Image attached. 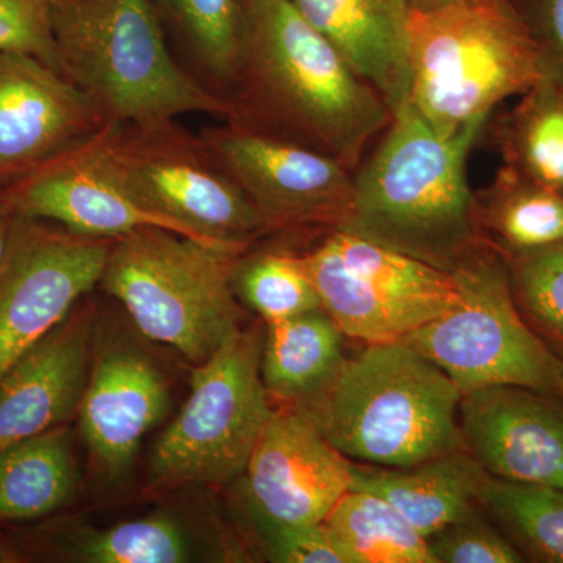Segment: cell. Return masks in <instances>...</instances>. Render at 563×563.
Here are the masks:
<instances>
[{"label": "cell", "instance_id": "cell-1", "mask_svg": "<svg viewBox=\"0 0 563 563\" xmlns=\"http://www.w3.org/2000/svg\"><path fill=\"white\" fill-rule=\"evenodd\" d=\"M228 101L231 121L312 147L351 172L393 120L379 92L290 0L243 2L242 51Z\"/></svg>", "mask_w": 563, "mask_h": 563}, {"label": "cell", "instance_id": "cell-2", "mask_svg": "<svg viewBox=\"0 0 563 563\" xmlns=\"http://www.w3.org/2000/svg\"><path fill=\"white\" fill-rule=\"evenodd\" d=\"M485 125L442 136L410 103L393 114L383 143L354 176L351 213L339 231L453 273L488 243L466 177Z\"/></svg>", "mask_w": 563, "mask_h": 563}, {"label": "cell", "instance_id": "cell-3", "mask_svg": "<svg viewBox=\"0 0 563 563\" xmlns=\"http://www.w3.org/2000/svg\"><path fill=\"white\" fill-rule=\"evenodd\" d=\"M52 27L58 68L103 124L231 120V103L174 57L154 0H54Z\"/></svg>", "mask_w": 563, "mask_h": 563}, {"label": "cell", "instance_id": "cell-4", "mask_svg": "<svg viewBox=\"0 0 563 563\" xmlns=\"http://www.w3.org/2000/svg\"><path fill=\"white\" fill-rule=\"evenodd\" d=\"M462 391L404 342L365 344L318 395L291 407L351 462L404 468L463 446Z\"/></svg>", "mask_w": 563, "mask_h": 563}, {"label": "cell", "instance_id": "cell-5", "mask_svg": "<svg viewBox=\"0 0 563 563\" xmlns=\"http://www.w3.org/2000/svg\"><path fill=\"white\" fill-rule=\"evenodd\" d=\"M410 106L453 136L542 80L539 55L509 0H453L412 11Z\"/></svg>", "mask_w": 563, "mask_h": 563}, {"label": "cell", "instance_id": "cell-6", "mask_svg": "<svg viewBox=\"0 0 563 563\" xmlns=\"http://www.w3.org/2000/svg\"><path fill=\"white\" fill-rule=\"evenodd\" d=\"M246 251L140 229L113 240L101 284L146 339L199 365L242 328L233 280Z\"/></svg>", "mask_w": 563, "mask_h": 563}, {"label": "cell", "instance_id": "cell-7", "mask_svg": "<svg viewBox=\"0 0 563 563\" xmlns=\"http://www.w3.org/2000/svg\"><path fill=\"white\" fill-rule=\"evenodd\" d=\"M461 301L407 335L462 395L517 385L563 399V358L521 317L506 257L490 242L454 269Z\"/></svg>", "mask_w": 563, "mask_h": 563}, {"label": "cell", "instance_id": "cell-8", "mask_svg": "<svg viewBox=\"0 0 563 563\" xmlns=\"http://www.w3.org/2000/svg\"><path fill=\"white\" fill-rule=\"evenodd\" d=\"M263 336L257 325L240 328L196 365L190 396L152 453V483L180 487L242 477L276 409L263 383Z\"/></svg>", "mask_w": 563, "mask_h": 563}, {"label": "cell", "instance_id": "cell-9", "mask_svg": "<svg viewBox=\"0 0 563 563\" xmlns=\"http://www.w3.org/2000/svg\"><path fill=\"white\" fill-rule=\"evenodd\" d=\"M107 158L147 209L179 224L192 239L250 247L268 225L199 135L177 120L107 124Z\"/></svg>", "mask_w": 563, "mask_h": 563}, {"label": "cell", "instance_id": "cell-10", "mask_svg": "<svg viewBox=\"0 0 563 563\" xmlns=\"http://www.w3.org/2000/svg\"><path fill=\"white\" fill-rule=\"evenodd\" d=\"M321 307L347 339L401 342L461 301L453 273L346 231L301 255Z\"/></svg>", "mask_w": 563, "mask_h": 563}, {"label": "cell", "instance_id": "cell-11", "mask_svg": "<svg viewBox=\"0 0 563 563\" xmlns=\"http://www.w3.org/2000/svg\"><path fill=\"white\" fill-rule=\"evenodd\" d=\"M199 139L269 231H339L350 217L354 176L335 158L231 120Z\"/></svg>", "mask_w": 563, "mask_h": 563}, {"label": "cell", "instance_id": "cell-12", "mask_svg": "<svg viewBox=\"0 0 563 563\" xmlns=\"http://www.w3.org/2000/svg\"><path fill=\"white\" fill-rule=\"evenodd\" d=\"M111 244L16 214L0 268V379L102 280Z\"/></svg>", "mask_w": 563, "mask_h": 563}, {"label": "cell", "instance_id": "cell-13", "mask_svg": "<svg viewBox=\"0 0 563 563\" xmlns=\"http://www.w3.org/2000/svg\"><path fill=\"white\" fill-rule=\"evenodd\" d=\"M102 129L5 187L14 213L95 239L117 240L147 228L192 239L129 190L107 158Z\"/></svg>", "mask_w": 563, "mask_h": 563}, {"label": "cell", "instance_id": "cell-14", "mask_svg": "<svg viewBox=\"0 0 563 563\" xmlns=\"http://www.w3.org/2000/svg\"><path fill=\"white\" fill-rule=\"evenodd\" d=\"M247 512L322 523L351 490L352 462L291 407L277 406L242 474Z\"/></svg>", "mask_w": 563, "mask_h": 563}, {"label": "cell", "instance_id": "cell-15", "mask_svg": "<svg viewBox=\"0 0 563 563\" xmlns=\"http://www.w3.org/2000/svg\"><path fill=\"white\" fill-rule=\"evenodd\" d=\"M92 103L60 70L22 52H0V185L38 168L103 128Z\"/></svg>", "mask_w": 563, "mask_h": 563}, {"label": "cell", "instance_id": "cell-16", "mask_svg": "<svg viewBox=\"0 0 563 563\" xmlns=\"http://www.w3.org/2000/svg\"><path fill=\"white\" fill-rule=\"evenodd\" d=\"M463 446L496 479L563 490V399L495 385L462 396Z\"/></svg>", "mask_w": 563, "mask_h": 563}, {"label": "cell", "instance_id": "cell-17", "mask_svg": "<svg viewBox=\"0 0 563 563\" xmlns=\"http://www.w3.org/2000/svg\"><path fill=\"white\" fill-rule=\"evenodd\" d=\"M91 320L68 314L0 379V450L65 426L90 376Z\"/></svg>", "mask_w": 563, "mask_h": 563}, {"label": "cell", "instance_id": "cell-18", "mask_svg": "<svg viewBox=\"0 0 563 563\" xmlns=\"http://www.w3.org/2000/svg\"><path fill=\"white\" fill-rule=\"evenodd\" d=\"M165 377L133 350L106 352L92 366L77 410L81 435L109 477L128 472L141 440L168 412Z\"/></svg>", "mask_w": 563, "mask_h": 563}, {"label": "cell", "instance_id": "cell-19", "mask_svg": "<svg viewBox=\"0 0 563 563\" xmlns=\"http://www.w3.org/2000/svg\"><path fill=\"white\" fill-rule=\"evenodd\" d=\"M391 113L410 103L409 0H290Z\"/></svg>", "mask_w": 563, "mask_h": 563}, {"label": "cell", "instance_id": "cell-20", "mask_svg": "<svg viewBox=\"0 0 563 563\" xmlns=\"http://www.w3.org/2000/svg\"><path fill=\"white\" fill-rule=\"evenodd\" d=\"M490 474L465 448L404 468L352 462L354 490L383 496L426 540L483 509Z\"/></svg>", "mask_w": 563, "mask_h": 563}, {"label": "cell", "instance_id": "cell-21", "mask_svg": "<svg viewBox=\"0 0 563 563\" xmlns=\"http://www.w3.org/2000/svg\"><path fill=\"white\" fill-rule=\"evenodd\" d=\"M343 339L324 309L268 322L263 336L262 376L272 401L298 407L328 387L346 361Z\"/></svg>", "mask_w": 563, "mask_h": 563}, {"label": "cell", "instance_id": "cell-22", "mask_svg": "<svg viewBox=\"0 0 563 563\" xmlns=\"http://www.w3.org/2000/svg\"><path fill=\"white\" fill-rule=\"evenodd\" d=\"M79 470L68 426L0 450V528L43 520L68 506Z\"/></svg>", "mask_w": 563, "mask_h": 563}, {"label": "cell", "instance_id": "cell-23", "mask_svg": "<svg viewBox=\"0 0 563 563\" xmlns=\"http://www.w3.org/2000/svg\"><path fill=\"white\" fill-rule=\"evenodd\" d=\"M188 555L190 543L184 529L165 515L122 521L76 540L40 531L0 536V561L5 562L68 558L87 563H180Z\"/></svg>", "mask_w": 563, "mask_h": 563}, {"label": "cell", "instance_id": "cell-24", "mask_svg": "<svg viewBox=\"0 0 563 563\" xmlns=\"http://www.w3.org/2000/svg\"><path fill=\"white\" fill-rule=\"evenodd\" d=\"M479 214L488 242L506 257L563 243V192L509 166L479 199Z\"/></svg>", "mask_w": 563, "mask_h": 563}, {"label": "cell", "instance_id": "cell-25", "mask_svg": "<svg viewBox=\"0 0 563 563\" xmlns=\"http://www.w3.org/2000/svg\"><path fill=\"white\" fill-rule=\"evenodd\" d=\"M154 2L163 22L173 29L187 51L195 76L228 101L242 51V0Z\"/></svg>", "mask_w": 563, "mask_h": 563}, {"label": "cell", "instance_id": "cell-26", "mask_svg": "<svg viewBox=\"0 0 563 563\" xmlns=\"http://www.w3.org/2000/svg\"><path fill=\"white\" fill-rule=\"evenodd\" d=\"M322 523L346 563H435L428 540L372 492L351 488Z\"/></svg>", "mask_w": 563, "mask_h": 563}, {"label": "cell", "instance_id": "cell-27", "mask_svg": "<svg viewBox=\"0 0 563 563\" xmlns=\"http://www.w3.org/2000/svg\"><path fill=\"white\" fill-rule=\"evenodd\" d=\"M506 166L563 192V87L540 80L499 129Z\"/></svg>", "mask_w": 563, "mask_h": 563}, {"label": "cell", "instance_id": "cell-28", "mask_svg": "<svg viewBox=\"0 0 563 563\" xmlns=\"http://www.w3.org/2000/svg\"><path fill=\"white\" fill-rule=\"evenodd\" d=\"M483 509L526 562L563 563L562 488L490 476Z\"/></svg>", "mask_w": 563, "mask_h": 563}, {"label": "cell", "instance_id": "cell-29", "mask_svg": "<svg viewBox=\"0 0 563 563\" xmlns=\"http://www.w3.org/2000/svg\"><path fill=\"white\" fill-rule=\"evenodd\" d=\"M233 285L265 324L322 309L301 255L291 252H265L242 258Z\"/></svg>", "mask_w": 563, "mask_h": 563}, {"label": "cell", "instance_id": "cell-30", "mask_svg": "<svg viewBox=\"0 0 563 563\" xmlns=\"http://www.w3.org/2000/svg\"><path fill=\"white\" fill-rule=\"evenodd\" d=\"M506 262L521 317L537 336L563 358V243L509 255Z\"/></svg>", "mask_w": 563, "mask_h": 563}, {"label": "cell", "instance_id": "cell-31", "mask_svg": "<svg viewBox=\"0 0 563 563\" xmlns=\"http://www.w3.org/2000/svg\"><path fill=\"white\" fill-rule=\"evenodd\" d=\"M428 547L435 563L526 562L484 509L440 529L429 537Z\"/></svg>", "mask_w": 563, "mask_h": 563}, {"label": "cell", "instance_id": "cell-32", "mask_svg": "<svg viewBox=\"0 0 563 563\" xmlns=\"http://www.w3.org/2000/svg\"><path fill=\"white\" fill-rule=\"evenodd\" d=\"M268 561L346 563L324 523H282L250 514Z\"/></svg>", "mask_w": 563, "mask_h": 563}, {"label": "cell", "instance_id": "cell-33", "mask_svg": "<svg viewBox=\"0 0 563 563\" xmlns=\"http://www.w3.org/2000/svg\"><path fill=\"white\" fill-rule=\"evenodd\" d=\"M52 11L54 0H0V52L33 55L60 70Z\"/></svg>", "mask_w": 563, "mask_h": 563}, {"label": "cell", "instance_id": "cell-34", "mask_svg": "<svg viewBox=\"0 0 563 563\" xmlns=\"http://www.w3.org/2000/svg\"><path fill=\"white\" fill-rule=\"evenodd\" d=\"M539 55L542 79L563 87V0H509Z\"/></svg>", "mask_w": 563, "mask_h": 563}, {"label": "cell", "instance_id": "cell-35", "mask_svg": "<svg viewBox=\"0 0 563 563\" xmlns=\"http://www.w3.org/2000/svg\"><path fill=\"white\" fill-rule=\"evenodd\" d=\"M14 220H16V213L11 209L9 199H7L5 187L0 185V268H2L7 251H9Z\"/></svg>", "mask_w": 563, "mask_h": 563}, {"label": "cell", "instance_id": "cell-36", "mask_svg": "<svg viewBox=\"0 0 563 563\" xmlns=\"http://www.w3.org/2000/svg\"><path fill=\"white\" fill-rule=\"evenodd\" d=\"M450 2L453 0H409L410 7L418 11L439 9Z\"/></svg>", "mask_w": 563, "mask_h": 563}, {"label": "cell", "instance_id": "cell-37", "mask_svg": "<svg viewBox=\"0 0 563 563\" xmlns=\"http://www.w3.org/2000/svg\"><path fill=\"white\" fill-rule=\"evenodd\" d=\"M243 2H246V0H242V5H243Z\"/></svg>", "mask_w": 563, "mask_h": 563}]
</instances>
